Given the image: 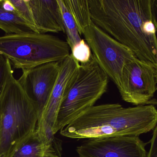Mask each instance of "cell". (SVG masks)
<instances>
[{
  "instance_id": "cell-1",
  "label": "cell",
  "mask_w": 157,
  "mask_h": 157,
  "mask_svg": "<svg viewBox=\"0 0 157 157\" xmlns=\"http://www.w3.org/2000/svg\"><path fill=\"white\" fill-rule=\"evenodd\" d=\"M92 22L132 51L141 61L157 67V37L151 0H88Z\"/></svg>"
},
{
  "instance_id": "cell-2",
  "label": "cell",
  "mask_w": 157,
  "mask_h": 157,
  "mask_svg": "<svg viewBox=\"0 0 157 157\" xmlns=\"http://www.w3.org/2000/svg\"><path fill=\"white\" fill-rule=\"evenodd\" d=\"M157 110L152 105L123 108L118 103L93 106L61 130L72 139L139 136L154 130Z\"/></svg>"
},
{
  "instance_id": "cell-3",
  "label": "cell",
  "mask_w": 157,
  "mask_h": 157,
  "mask_svg": "<svg viewBox=\"0 0 157 157\" xmlns=\"http://www.w3.org/2000/svg\"><path fill=\"white\" fill-rule=\"evenodd\" d=\"M10 72L0 93V157H10L36 131L38 109Z\"/></svg>"
},
{
  "instance_id": "cell-4",
  "label": "cell",
  "mask_w": 157,
  "mask_h": 157,
  "mask_svg": "<svg viewBox=\"0 0 157 157\" xmlns=\"http://www.w3.org/2000/svg\"><path fill=\"white\" fill-rule=\"evenodd\" d=\"M109 79L93 54L89 62L80 64L65 89L53 129L54 134L94 106L107 92Z\"/></svg>"
},
{
  "instance_id": "cell-5",
  "label": "cell",
  "mask_w": 157,
  "mask_h": 157,
  "mask_svg": "<svg viewBox=\"0 0 157 157\" xmlns=\"http://www.w3.org/2000/svg\"><path fill=\"white\" fill-rule=\"evenodd\" d=\"M67 41L51 34L29 31L0 36V54L15 69H31L61 62L71 53Z\"/></svg>"
},
{
  "instance_id": "cell-6",
  "label": "cell",
  "mask_w": 157,
  "mask_h": 157,
  "mask_svg": "<svg viewBox=\"0 0 157 157\" xmlns=\"http://www.w3.org/2000/svg\"><path fill=\"white\" fill-rule=\"evenodd\" d=\"M83 35L99 66L119 88L124 67L137 58L136 56L93 22Z\"/></svg>"
},
{
  "instance_id": "cell-7",
  "label": "cell",
  "mask_w": 157,
  "mask_h": 157,
  "mask_svg": "<svg viewBox=\"0 0 157 157\" xmlns=\"http://www.w3.org/2000/svg\"><path fill=\"white\" fill-rule=\"evenodd\" d=\"M157 67L136 58L125 65L118 88L123 100L136 106L145 105L157 90Z\"/></svg>"
},
{
  "instance_id": "cell-8",
  "label": "cell",
  "mask_w": 157,
  "mask_h": 157,
  "mask_svg": "<svg viewBox=\"0 0 157 157\" xmlns=\"http://www.w3.org/2000/svg\"><path fill=\"white\" fill-rule=\"evenodd\" d=\"M139 136H116L89 139L77 147L79 157H147Z\"/></svg>"
},
{
  "instance_id": "cell-9",
  "label": "cell",
  "mask_w": 157,
  "mask_h": 157,
  "mask_svg": "<svg viewBox=\"0 0 157 157\" xmlns=\"http://www.w3.org/2000/svg\"><path fill=\"white\" fill-rule=\"evenodd\" d=\"M61 62L44 64L31 69L22 70L17 79L29 96L36 103L41 115L50 97L59 77Z\"/></svg>"
},
{
  "instance_id": "cell-10",
  "label": "cell",
  "mask_w": 157,
  "mask_h": 157,
  "mask_svg": "<svg viewBox=\"0 0 157 157\" xmlns=\"http://www.w3.org/2000/svg\"><path fill=\"white\" fill-rule=\"evenodd\" d=\"M79 65V63L75 60L71 53L61 62L59 77L48 101L39 118L44 120L52 128L53 131L67 85Z\"/></svg>"
},
{
  "instance_id": "cell-11",
  "label": "cell",
  "mask_w": 157,
  "mask_h": 157,
  "mask_svg": "<svg viewBox=\"0 0 157 157\" xmlns=\"http://www.w3.org/2000/svg\"><path fill=\"white\" fill-rule=\"evenodd\" d=\"M37 33H64L60 7L58 0H27Z\"/></svg>"
},
{
  "instance_id": "cell-12",
  "label": "cell",
  "mask_w": 157,
  "mask_h": 157,
  "mask_svg": "<svg viewBox=\"0 0 157 157\" xmlns=\"http://www.w3.org/2000/svg\"><path fill=\"white\" fill-rule=\"evenodd\" d=\"M10 157H56L35 131L14 151Z\"/></svg>"
},
{
  "instance_id": "cell-13",
  "label": "cell",
  "mask_w": 157,
  "mask_h": 157,
  "mask_svg": "<svg viewBox=\"0 0 157 157\" xmlns=\"http://www.w3.org/2000/svg\"><path fill=\"white\" fill-rule=\"evenodd\" d=\"M64 5L71 13L78 27L79 35L92 23L88 0H63Z\"/></svg>"
},
{
  "instance_id": "cell-14",
  "label": "cell",
  "mask_w": 157,
  "mask_h": 157,
  "mask_svg": "<svg viewBox=\"0 0 157 157\" xmlns=\"http://www.w3.org/2000/svg\"><path fill=\"white\" fill-rule=\"evenodd\" d=\"M0 29L4 31L6 35L21 34L29 31L34 32L31 26L25 19L16 13L6 11L1 4Z\"/></svg>"
},
{
  "instance_id": "cell-15",
  "label": "cell",
  "mask_w": 157,
  "mask_h": 157,
  "mask_svg": "<svg viewBox=\"0 0 157 157\" xmlns=\"http://www.w3.org/2000/svg\"><path fill=\"white\" fill-rule=\"evenodd\" d=\"M36 131L48 146L56 157H62V142L55 136L52 128L44 120L39 119Z\"/></svg>"
},
{
  "instance_id": "cell-16",
  "label": "cell",
  "mask_w": 157,
  "mask_h": 157,
  "mask_svg": "<svg viewBox=\"0 0 157 157\" xmlns=\"http://www.w3.org/2000/svg\"><path fill=\"white\" fill-rule=\"evenodd\" d=\"M60 7L64 26V33L67 37L68 42L71 49L75 44L82 40L78 32V27L74 19L63 3V0H58Z\"/></svg>"
},
{
  "instance_id": "cell-17",
  "label": "cell",
  "mask_w": 157,
  "mask_h": 157,
  "mask_svg": "<svg viewBox=\"0 0 157 157\" xmlns=\"http://www.w3.org/2000/svg\"><path fill=\"white\" fill-rule=\"evenodd\" d=\"M15 9L17 14L31 26L34 32H36V24L27 0H10Z\"/></svg>"
},
{
  "instance_id": "cell-18",
  "label": "cell",
  "mask_w": 157,
  "mask_h": 157,
  "mask_svg": "<svg viewBox=\"0 0 157 157\" xmlns=\"http://www.w3.org/2000/svg\"><path fill=\"white\" fill-rule=\"evenodd\" d=\"M73 57L79 64H85L90 61L92 57L91 49L85 40L82 39L71 49Z\"/></svg>"
},
{
  "instance_id": "cell-19",
  "label": "cell",
  "mask_w": 157,
  "mask_h": 157,
  "mask_svg": "<svg viewBox=\"0 0 157 157\" xmlns=\"http://www.w3.org/2000/svg\"><path fill=\"white\" fill-rule=\"evenodd\" d=\"M12 70V65L9 60L0 54V93Z\"/></svg>"
},
{
  "instance_id": "cell-20",
  "label": "cell",
  "mask_w": 157,
  "mask_h": 157,
  "mask_svg": "<svg viewBox=\"0 0 157 157\" xmlns=\"http://www.w3.org/2000/svg\"><path fill=\"white\" fill-rule=\"evenodd\" d=\"M150 143L151 147L147 157H157V124L154 129Z\"/></svg>"
},
{
  "instance_id": "cell-21",
  "label": "cell",
  "mask_w": 157,
  "mask_h": 157,
  "mask_svg": "<svg viewBox=\"0 0 157 157\" xmlns=\"http://www.w3.org/2000/svg\"><path fill=\"white\" fill-rule=\"evenodd\" d=\"M151 12L152 20L157 31V0H151Z\"/></svg>"
},
{
  "instance_id": "cell-22",
  "label": "cell",
  "mask_w": 157,
  "mask_h": 157,
  "mask_svg": "<svg viewBox=\"0 0 157 157\" xmlns=\"http://www.w3.org/2000/svg\"><path fill=\"white\" fill-rule=\"evenodd\" d=\"M0 4L6 11L17 14L13 4L11 3L10 0H1Z\"/></svg>"
},
{
  "instance_id": "cell-23",
  "label": "cell",
  "mask_w": 157,
  "mask_h": 157,
  "mask_svg": "<svg viewBox=\"0 0 157 157\" xmlns=\"http://www.w3.org/2000/svg\"><path fill=\"white\" fill-rule=\"evenodd\" d=\"M146 105H152L155 106L156 105L157 106V100L156 99H152L149 100V101L147 102L146 104Z\"/></svg>"
},
{
  "instance_id": "cell-24",
  "label": "cell",
  "mask_w": 157,
  "mask_h": 157,
  "mask_svg": "<svg viewBox=\"0 0 157 157\" xmlns=\"http://www.w3.org/2000/svg\"><path fill=\"white\" fill-rule=\"evenodd\" d=\"M1 0H0V2H1Z\"/></svg>"
}]
</instances>
